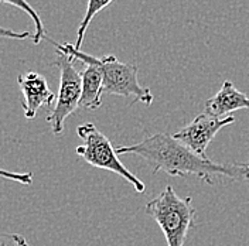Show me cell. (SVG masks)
Here are the masks:
<instances>
[{"instance_id": "obj_1", "label": "cell", "mask_w": 249, "mask_h": 246, "mask_svg": "<svg viewBox=\"0 0 249 246\" xmlns=\"http://www.w3.org/2000/svg\"><path fill=\"white\" fill-rule=\"evenodd\" d=\"M118 154H136L142 157L152 171L167 173L173 177L194 176L214 185L217 178L233 181L249 180V161L247 163H215L208 157H202L166 133L146 136L142 141L129 146H119Z\"/></svg>"}, {"instance_id": "obj_2", "label": "cell", "mask_w": 249, "mask_h": 246, "mask_svg": "<svg viewBox=\"0 0 249 246\" xmlns=\"http://www.w3.org/2000/svg\"><path fill=\"white\" fill-rule=\"evenodd\" d=\"M144 212L160 227L167 246H184L187 235L196 219V208L190 197L181 198L171 185H167L146 204Z\"/></svg>"}, {"instance_id": "obj_3", "label": "cell", "mask_w": 249, "mask_h": 246, "mask_svg": "<svg viewBox=\"0 0 249 246\" xmlns=\"http://www.w3.org/2000/svg\"><path fill=\"white\" fill-rule=\"evenodd\" d=\"M77 135L84 140L82 146H78L75 153L82 157L88 164L98 169L108 170L113 174L121 176L127 183L133 185L138 193L144 191V184L135 174H132L124 167V164L118 158V152L113 149L110 140L91 122L82 123L77 127Z\"/></svg>"}, {"instance_id": "obj_4", "label": "cell", "mask_w": 249, "mask_h": 246, "mask_svg": "<svg viewBox=\"0 0 249 246\" xmlns=\"http://www.w3.org/2000/svg\"><path fill=\"white\" fill-rule=\"evenodd\" d=\"M57 58L51 62V67H57L60 70V91L57 95V101L51 113L47 116V122L50 123L54 135H60L64 132L65 119L72 115L81 106L82 96V77L75 68V58L57 50Z\"/></svg>"}, {"instance_id": "obj_5", "label": "cell", "mask_w": 249, "mask_h": 246, "mask_svg": "<svg viewBox=\"0 0 249 246\" xmlns=\"http://www.w3.org/2000/svg\"><path fill=\"white\" fill-rule=\"evenodd\" d=\"M91 61L99 65L104 75V93L118 96H132L135 102H143L150 106L153 104V93L149 88L139 82V68L135 64L121 62L115 55H107L102 58L89 55Z\"/></svg>"}, {"instance_id": "obj_6", "label": "cell", "mask_w": 249, "mask_h": 246, "mask_svg": "<svg viewBox=\"0 0 249 246\" xmlns=\"http://www.w3.org/2000/svg\"><path fill=\"white\" fill-rule=\"evenodd\" d=\"M235 122V118L232 115L227 118H215L210 113H200L196 116L191 122L181 127L177 133L173 136L180 143H183L190 150L198 156L207 157L205 150L208 144L214 140L217 133L225 126L232 124Z\"/></svg>"}, {"instance_id": "obj_7", "label": "cell", "mask_w": 249, "mask_h": 246, "mask_svg": "<svg viewBox=\"0 0 249 246\" xmlns=\"http://www.w3.org/2000/svg\"><path fill=\"white\" fill-rule=\"evenodd\" d=\"M17 84L23 95L21 105L27 119H34L43 106H51L57 101L54 92L48 88L46 78L38 72L29 71L24 75H18Z\"/></svg>"}, {"instance_id": "obj_8", "label": "cell", "mask_w": 249, "mask_h": 246, "mask_svg": "<svg viewBox=\"0 0 249 246\" xmlns=\"http://www.w3.org/2000/svg\"><path fill=\"white\" fill-rule=\"evenodd\" d=\"M205 109L207 113L215 118H222L239 109H249V96L238 91L231 81H225L221 89L205 102Z\"/></svg>"}, {"instance_id": "obj_9", "label": "cell", "mask_w": 249, "mask_h": 246, "mask_svg": "<svg viewBox=\"0 0 249 246\" xmlns=\"http://www.w3.org/2000/svg\"><path fill=\"white\" fill-rule=\"evenodd\" d=\"M112 1L113 0H88V3H87V12H85V16H84L82 21L79 23V27H78L77 31V43H75V48L77 50H81V46L84 43V37H85L87 29L89 27V24H91V21L93 20V17L98 15L101 10H104L105 7H108Z\"/></svg>"}, {"instance_id": "obj_10", "label": "cell", "mask_w": 249, "mask_h": 246, "mask_svg": "<svg viewBox=\"0 0 249 246\" xmlns=\"http://www.w3.org/2000/svg\"><path fill=\"white\" fill-rule=\"evenodd\" d=\"M0 3L1 4H12V6H16V7H18L20 10H23L24 13H27V15L30 16L33 23H34V29H36L34 33H33V43L34 44H38L43 38H46V27H44V24H43V21H41L38 13L33 9V6H31L27 0H0Z\"/></svg>"}, {"instance_id": "obj_11", "label": "cell", "mask_w": 249, "mask_h": 246, "mask_svg": "<svg viewBox=\"0 0 249 246\" xmlns=\"http://www.w3.org/2000/svg\"><path fill=\"white\" fill-rule=\"evenodd\" d=\"M0 246H30L26 238L18 233H1Z\"/></svg>"}, {"instance_id": "obj_12", "label": "cell", "mask_w": 249, "mask_h": 246, "mask_svg": "<svg viewBox=\"0 0 249 246\" xmlns=\"http://www.w3.org/2000/svg\"><path fill=\"white\" fill-rule=\"evenodd\" d=\"M1 176L6 177V178H10V180H17L23 184H31L33 181V176L31 173H24V174H20V173H9V171H1Z\"/></svg>"}, {"instance_id": "obj_13", "label": "cell", "mask_w": 249, "mask_h": 246, "mask_svg": "<svg viewBox=\"0 0 249 246\" xmlns=\"http://www.w3.org/2000/svg\"><path fill=\"white\" fill-rule=\"evenodd\" d=\"M1 35L3 37H9V38H18V40H24V38H33V34L30 31H23V33H16V31L7 30L6 27H1Z\"/></svg>"}]
</instances>
